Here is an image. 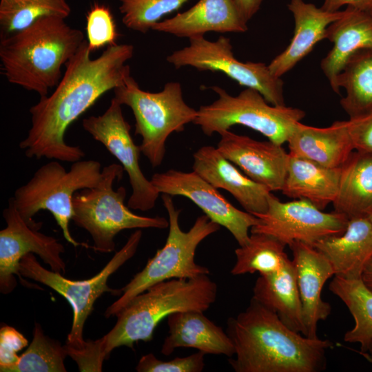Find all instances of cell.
I'll return each mask as SVG.
<instances>
[{
	"label": "cell",
	"mask_w": 372,
	"mask_h": 372,
	"mask_svg": "<svg viewBox=\"0 0 372 372\" xmlns=\"http://www.w3.org/2000/svg\"><path fill=\"white\" fill-rule=\"evenodd\" d=\"M219 134L217 149L227 159L271 192L281 191L289 156L282 145L270 141H256L229 130Z\"/></svg>",
	"instance_id": "cell-16"
},
{
	"label": "cell",
	"mask_w": 372,
	"mask_h": 372,
	"mask_svg": "<svg viewBox=\"0 0 372 372\" xmlns=\"http://www.w3.org/2000/svg\"><path fill=\"white\" fill-rule=\"evenodd\" d=\"M168 335L161 352L171 355L177 348H194L205 354L232 357L233 342L223 329L207 318L203 311H183L167 317Z\"/></svg>",
	"instance_id": "cell-22"
},
{
	"label": "cell",
	"mask_w": 372,
	"mask_h": 372,
	"mask_svg": "<svg viewBox=\"0 0 372 372\" xmlns=\"http://www.w3.org/2000/svg\"><path fill=\"white\" fill-rule=\"evenodd\" d=\"M210 88L218 99L209 105H201L193 122L208 136L240 125L282 145L305 116V112L299 108L271 105L255 89L246 87L237 96H232L219 86Z\"/></svg>",
	"instance_id": "cell-9"
},
{
	"label": "cell",
	"mask_w": 372,
	"mask_h": 372,
	"mask_svg": "<svg viewBox=\"0 0 372 372\" xmlns=\"http://www.w3.org/2000/svg\"><path fill=\"white\" fill-rule=\"evenodd\" d=\"M70 13L66 0H0L1 37L19 31L41 17L66 19Z\"/></svg>",
	"instance_id": "cell-31"
},
{
	"label": "cell",
	"mask_w": 372,
	"mask_h": 372,
	"mask_svg": "<svg viewBox=\"0 0 372 372\" xmlns=\"http://www.w3.org/2000/svg\"><path fill=\"white\" fill-rule=\"evenodd\" d=\"M86 33L92 52L103 46L115 44L118 34L107 7L96 3L91 8L86 16Z\"/></svg>",
	"instance_id": "cell-34"
},
{
	"label": "cell",
	"mask_w": 372,
	"mask_h": 372,
	"mask_svg": "<svg viewBox=\"0 0 372 372\" xmlns=\"http://www.w3.org/2000/svg\"><path fill=\"white\" fill-rule=\"evenodd\" d=\"M345 90L340 105L349 118L372 110V49L358 51L347 62L337 79Z\"/></svg>",
	"instance_id": "cell-28"
},
{
	"label": "cell",
	"mask_w": 372,
	"mask_h": 372,
	"mask_svg": "<svg viewBox=\"0 0 372 372\" xmlns=\"http://www.w3.org/2000/svg\"><path fill=\"white\" fill-rule=\"evenodd\" d=\"M344 6L372 12V0H324L321 8L328 12H337Z\"/></svg>",
	"instance_id": "cell-38"
},
{
	"label": "cell",
	"mask_w": 372,
	"mask_h": 372,
	"mask_svg": "<svg viewBox=\"0 0 372 372\" xmlns=\"http://www.w3.org/2000/svg\"><path fill=\"white\" fill-rule=\"evenodd\" d=\"M340 176L341 167H324L289 154L281 192L289 198L308 200L324 210L337 197Z\"/></svg>",
	"instance_id": "cell-25"
},
{
	"label": "cell",
	"mask_w": 372,
	"mask_h": 372,
	"mask_svg": "<svg viewBox=\"0 0 372 372\" xmlns=\"http://www.w3.org/2000/svg\"><path fill=\"white\" fill-rule=\"evenodd\" d=\"M252 298L276 312L290 329L304 335L302 306L292 260L278 271L260 274Z\"/></svg>",
	"instance_id": "cell-26"
},
{
	"label": "cell",
	"mask_w": 372,
	"mask_h": 372,
	"mask_svg": "<svg viewBox=\"0 0 372 372\" xmlns=\"http://www.w3.org/2000/svg\"><path fill=\"white\" fill-rule=\"evenodd\" d=\"M151 182L160 194L182 196L191 200L213 222L225 227L239 246L246 245L258 218L235 207L216 189L194 171L169 169L155 173Z\"/></svg>",
	"instance_id": "cell-15"
},
{
	"label": "cell",
	"mask_w": 372,
	"mask_h": 372,
	"mask_svg": "<svg viewBox=\"0 0 372 372\" xmlns=\"http://www.w3.org/2000/svg\"><path fill=\"white\" fill-rule=\"evenodd\" d=\"M161 199L169 216V232L165 245L121 289L120 297L106 309L104 313L106 318L116 316L135 296L158 282L209 273L208 268L196 262L195 254L198 245L218 231L220 226L203 214L187 231H184L179 225L181 209L176 207L172 196L162 194Z\"/></svg>",
	"instance_id": "cell-5"
},
{
	"label": "cell",
	"mask_w": 372,
	"mask_h": 372,
	"mask_svg": "<svg viewBox=\"0 0 372 372\" xmlns=\"http://www.w3.org/2000/svg\"><path fill=\"white\" fill-rule=\"evenodd\" d=\"M6 227L0 231V291L11 293L17 287L15 276H20L19 262L28 254H36L51 270L65 273V263L61 254L64 246L53 236L39 231L42 223H28L9 199L3 212ZM22 284L31 287L21 278Z\"/></svg>",
	"instance_id": "cell-14"
},
{
	"label": "cell",
	"mask_w": 372,
	"mask_h": 372,
	"mask_svg": "<svg viewBox=\"0 0 372 372\" xmlns=\"http://www.w3.org/2000/svg\"><path fill=\"white\" fill-rule=\"evenodd\" d=\"M227 333L236 355L229 362L236 372H320L333 346L292 330L253 298L244 311L229 318Z\"/></svg>",
	"instance_id": "cell-2"
},
{
	"label": "cell",
	"mask_w": 372,
	"mask_h": 372,
	"mask_svg": "<svg viewBox=\"0 0 372 372\" xmlns=\"http://www.w3.org/2000/svg\"><path fill=\"white\" fill-rule=\"evenodd\" d=\"M242 20L247 22L259 10L262 0H233Z\"/></svg>",
	"instance_id": "cell-39"
},
{
	"label": "cell",
	"mask_w": 372,
	"mask_h": 372,
	"mask_svg": "<svg viewBox=\"0 0 372 372\" xmlns=\"http://www.w3.org/2000/svg\"><path fill=\"white\" fill-rule=\"evenodd\" d=\"M189 41L187 46L166 58L176 69L190 66L200 71L221 72L239 85L258 90L271 105H285L281 78L274 76L264 63L238 61L229 38L220 36L211 41L197 37Z\"/></svg>",
	"instance_id": "cell-11"
},
{
	"label": "cell",
	"mask_w": 372,
	"mask_h": 372,
	"mask_svg": "<svg viewBox=\"0 0 372 372\" xmlns=\"http://www.w3.org/2000/svg\"><path fill=\"white\" fill-rule=\"evenodd\" d=\"M361 280L365 286L372 291V256L362 271Z\"/></svg>",
	"instance_id": "cell-40"
},
{
	"label": "cell",
	"mask_w": 372,
	"mask_h": 372,
	"mask_svg": "<svg viewBox=\"0 0 372 372\" xmlns=\"http://www.w3.org/2000/svg\"><path fill=\"white\" fill-rule=\"evenodd\" d=\"M367 351L369 352V354L372 359V342L370 344Z\"/></svg>",
	"instance_id": "cell-41"
},
{
	"label": "cell",
	"mask_w": 372,
	"mask_h": 372,
	"mask_svg": "<svg viewBox=\"0 0 372 372\" xmlns=\"http://www.w3.org/2000/svg\"><path fill=\"white\" fill-rule=\"evenodd\" d=\"M254 216L258 220L251 234L269 235L288 246L302 242L313 247L323 238L342 234L349 221L344 215L324 212L308 200L282 202L271 193L267 211Z\"/></svg>",
	"instance_id": "cell-12"
},
{
	"label": "cell",
	"mask_w": 372,
	"mask_h": 372,
	"mask_svg": "<svg viewBox=\"0 0 372 372\" xmlns=\"http://www.w3.org/2000/svg\"><path fill=\"white\" fill-rule=\"evenodd\" d=\"M205 355L198 351L186 357L163 361L149 353L141 358L136 370L138 372H201L205 366Z\"/></svg>",
	"instance_id": "cell-35"
},
{
	"label": "cell",
	"mask_w": 372,
	"mask_h": 372,
	"mask_svg": "<svg viewBox=\"0 0 372 372\" xmlns=\"http://www.w3.org/2000/svg\"><path fill=\"white\" fill-rule=\"evenodd\" d=\"M65 19L45 16L29 26L1 37V70L7 81L48 95L62 78V68L85 40L83 32Z\"/></svg>",
	"instance_id": "cell-3"
},
{
	"label": "cell",
	"mask_w": 372,
	"mask_h": 372,
	"mask_svg": "<svg viewBox=\"0 0 372 372\" xmlns=\"http://www.w3.org/2000/svg\"><path fill=\"white\" fill-rule=\"evenodd\" d=\"M123 172L121 164L104 167L96 185L76 192L72 198V220L90 234L93 240L91 247L95 251H114V238L123 230L169 227L165 218L137 215L125 205L126 189L121 186L114 190L113 187L115 180L123 178Z\"/></svg>",
	"instance_id": "cell-6"
},
{
	"label": "cell",
	"mask_w": 372,
	"mask_h": 372,
	"mask_svg": "<svg viewBox=\"0 0 372 372\" xmlns=\"http://www.w3.org/2000/svg\"><path fill=\"white\" fill-rule=\"evenodd\" d=\"M285 247L269 235L251 234L248 242L235 250L236 261L231 273L239 276L258 272L260 275L278 271L290 260Z\"/></svg>",
	"instance_id": "cell-30"
},
{
	"label": "cell",
	"mask_w": 372,
	"mask_h": 372,
	"mask_svg": "<svg viewBox=\"0 0 372 372\" xmlns=\"http://www.w3.org/2000/svg\"><path fill=\"white\" fill-rule=\"evenodd\" d=\"M313 247L329 260L334 276L361 278L372 256V223L368 216L350 218L342 234L323 238Z\"/></svg>",
	"instance_id": "cell-23"
},
{
	"label": "cell",
	"mask_w": 372,
	"mask_h": 372,
	"mask_svg": "<svg viewBox=\"0 0 372 372\" xmlns=\"http://www.w3.org/2000/svg\"><path fill=\"white\" fill-rule=\"evenodd\" d=\"M189 0H119L122 22L141 33L152 30L161 18L180 8Z\"/></svg>",
	"instance_id": "cell-33"
},
{
	"label": "cell",
	"mask_w": 372,
	"mask_h": 372,
	"mask_svg": "<svg viewBox=\"0 0 372 372\" xmlns=\"http://www.w3.org/2000/svg\"><path fill=\"white\" fill-rule=\"evenodd\" d=\"M247 24L233 0H199L189 10L156 23L152 30L191 39L209 32H245Z\"/></svg>",
	"instance_id": "cell-20"
},
{
	"label": "cell",
	"mask_w": 372,
	"mask_h": 372,
	"mask_svg": "<svg viewBox=\"0 0 372 372\" xmlns=\"http://www.w3.org/2000/svg\"><path fill=\"white\" fill-rule=\"evenodd\" d=\"M287 6L294 18L293 36L285 50L268 65L271 72L280 78L326 39L328 26L343 13L328 12L304 0H291Z\"/></svg>",
	"instance_id": "cell-21"
},
{
	"label": "cell",
	"mask_w": 372,
	"mask_h": 372,
	"mask_svg": "<svg viewBox=\"0 0 372 372\" xmlns=\"http://www.w3.org/2000/svg\"><path fill=\"white\" fill-rule=\"evenodd\" d=\"M101 165L94 160L72 163L69 171L54 160L41 166L25 185L17 188L10 198L21 217L34 225L32 217L40 210H48L61 227L65 240L74 247L87 244L77 242L69 224L72 218V198L81 189L94 187L101 177Z\"/></svg>",
	"instance_id": "cell-7"
},
{
	"label": "cell",
	"mask_w": 372,
	"mask_h": 372,
	"mask_svg": "<svg viewBox=\"0 0 372 372\" xmlns=\"http://www.w3.org/2000/svg\"><path fill=\"white\" fill-rule=\"evenodd\" d=\"M28 340L14 328L5 325L0 329V371L9 372L19 361L17 353L28 345Z\"/></svg>",
	"instance_id": "cell-36"
},
{
	"label": "cell",
	"mask_w": 372,
	"mask_h": 372,
	"mask_svg": "<svg viewBox=\"0 0 372 372\" xmlns=\"http://www.w3.org/2000/svg\"><path fill=\"white\" fill-rule=\"evenodd\" d=\"M68 355L65 345L45 335L35 322L30 344L9 372H65L64 360Z\"/></svg>",
	"instance_id": "cell-32"
},
{
	"label": "cell",
	"mask_w": 372,
	"mask_h": 372,
	"mask_svg": "<svg viewBox=\"0 0 372 372\" xmlns=\"http://www.w3.org/2000/svg\"><path fill=\"white\" fill-rule=\"evenodd\" d=\"M193 158V171L216 189L230 193L246 211L254 215L267 211L271 192L241 172L217 147L203 146Z\"/></svg>",
	"instance_id": "cell-18"
},
{
	"label": "cell",
	"mask_w": 372,
	"mask_h": 372,
	"mask_svg": "<svg viewBox=\"0 0 372 372\" xmlns=\"http://www.w3.org/2000/svg\"><path fill=\"white\" fill-rule=\"evenodd\" d=\"M329 289L344 303L355 321L353 328L345 333L344 340L360 343L361 351L367 352L372 342V291L361 278L346 279L337 276Z\"/></svg>",
	"instance_id": "cell-29"
},
{
	"label": "cell",
	"mask_w": 372,
	"mask_h": 372,
	"mask_svg": "<svg viewBox=\"0 0 372 372\" xmlns=\"http://www.w3.org/2000/svg\"><path fill=\"white\" fill-rule=\"evenodd\" d=\"M141 229H136L128 238L123 247L115 253L111 260L94 276L84 280H72L61 273L43 267L32 253L25 255L19 262L21 276L52 289L67 300L73 311L72 327L65 344L81 349L85 322L92 313L96 300L104 293L121 295V289L110 287L107 281L110 276L136 254L142 238Z\"/></svg>",
	"instance_id": "cell-10"
},
{
	"label": "cell",
	"mask_w": 372,
	"mask_h": 372,
	"mask_svg": "<svg viewBox=\"0 0 372 372\" xmlns=\"http://www.w3.org/2000/svg\"><path fill=\"white\" fill-rule=\"evenodd\" d=\"M326 39L333 43L322 59L321 69L333 91L340 93L338 76L350 57L363 49H372V12L350 6L327 29Z\"/></svg>",
	"instance_id": "cell-19"
},
{
	"label": "cell",
	"mask_w": 372,
	"mask_h": 372,
	"mask_svg": "<svg viewBox=\"0 0 372 372\" xmlns=\"http://www.w3.org/2000/svg\"><path fill=\"white\" fill-rule=\"evenodd\" d=\"M293 253L298 287L302 306L304 335L316 338L318 324L331 313V307L322 299L324 283L335 275L333 268L321 252L302 242L289 245Z\"/></svg>",
	"instance_id": "cell-17"
},
{
	"label": "cell",
	"mask_w": 372,
	"mask_h": 372,
	"mask_svg": "<svg viewBox=\"0 0 372 372\" xmlns=\"http://www.w3.org/2000/svg\"><path fill=\"white\" fill-rule=\"evenodd\" d=\"M372 223V213L368 216Z\"/></svg>",
	"instance_id": "cell-42"
},
{
	"label": "cell",
	"mask_w": 372,
	"mask_h": 372,
	"mask_svg": "<svg viewBox=\"0 0 372 372\" xmlns=\"http://www.w3.org/2000/svg\"><path fill=\"white\" fill-rule=\"evenodd\" d=\"M114 93V98L121 105L132 110L134 134L142 138L139 145L141 153L154 167L160 166L164 160L169 135L183 132L197 116V110L184 101L178 82L167 83L161 91L150 92L141 89L130 74Z\"/></svg>",
	"instance_id": "cell-8"
},
{
	"label": "cell",
	"mask_w": 372,
	"mask_h": 372,
	"mask_svg": "<svg viewBox=\"0 0 372 372\" xmlns=\"http://www.w3.org/2000/svg\"><path fill=\"white\" fill-rule=\"evenodd\" d=\"M217 291L208 274L158 282L135 296L116 315L114 327L93 340L94 348L105 360L117 347L132 349L138 341L149 342L162 320L177 311H207L216 301Z\"/></svg>",
	"instance_id": "cell-4"
},
{
	"label": "cell",
	"mask_w": 372,
	"mask_h": 372,
	"mask_svg": "<svg viewBox=\"0 0 372 372\" xmlns=\"http://www.w3.org/2000/svg\"><path fill=\"white\" fill-rule=\"evenodd\" d=\"M91 53L85 40L65 64L54 92L40 97L30 108L31 127L19 143L28 158L74 163L85 156L79 146L65 142L67 129L103 94L124 83L130 74L126 63L133 56L134 47L110 45L96 59L91 58Z\"/></svg>",
	"instance_id": "cell-1"
},
{
	"label": "cell",
	"mask_w": 372,
	"mask_h": 372,
	"mask_svg": "<svg viewBox=\"0 0 372 372\" xmlns=\"http://www.w3.org/2000/svg\"><path fill=\"white\" fill-rule=\"evenodd\" d=\"M334 211L348 219L372 213V154L353 150L341 167Z\"/></svg>",
	"instance_id": "cell-27"
},
{
	"label": "cell",
	"mask_w": 372,
	"mask_h": 372,
	"mask_svg": "<svg viewBox=\"0 0 372 372\" xmlns=\"http://www.w3.org/2000/svg\"><path fill=\"white\" fill-rule=\"evenodd\" d=\"M347 123L354 150L372 154V110Z\"/></svg>",
	"instance_id": "cell-37"
},
{
	"label": "cell",
	"mask_w": 372,
	"mask_h": 372,
	"mask_svg": "<svg viewBox=\"0 0 372 372\" xmlns=\"http://www.w3.org/2000/svg\"><path fill=\"white\" fill-rule=\"evenodd\" d=\"M287 143L290 155L330 168L341 167L354 150L347 121H336L327 127L299 122Z\"/></svg>",
	"instance_id": "cell-24"
},
{
	"label": "cell",
	"mask_w": 372,
	"mask_h": 372,
	"mask_svg": "<svg viewBox=\"0 0 372 372\" xmlns=\"http://www.w3.org/2000/svg\"><path fill=\"white\" fill-rule=\"evenodd\" d=\"M121 105L112 98L105 112L84 118L82 126L119 161L127 174L132 192L127 205L142 211L153 209L160 193L142 172L139 165L140 146L130 134L131 126L125 119Z\"/></svg>",
	"instance_id": "cell-13"
}]
</instances>
